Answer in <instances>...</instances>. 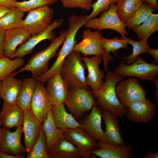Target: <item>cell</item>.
Wrapping results in <instances>:
<instances>
[{"label":"cell","instance_id":"6da1fadb","mask_svg":"<svg viewBox=\"0 0 158 158\" xmlns=\"http://www.w3.org/2000/svg\"><path fill=\"white\" fill-rule=\"evenodd\" d=\"M105 82L98 90L92 92L96 99L97 105L102 110L109 111L116 117H122L126 114L127 108L123 105L116 95L115 87L123 79L121 75L108 71Z\"/></svg>","mask_w":158,"mask_h":158},{"label":"cell","instance_id":"7a4b0ae2","mask_svg":"<svg viewBox=\"0 0 158 158\" xmlns=\"http://www.w3.org/2000/svg\"><path fill=\"white\" fill-rule=\"evenodd\" d=\"M86 16L73 14L68 17V32L63 42V46L57 54V58L51 68L41 75L36 80L44 83L53 75L60 73L63 63L67 56L72 51L77 41L75 38L80 29L86 23Z\"/></svg>","mask_w":158,"mask_h":158},{"label":"cell","instance_id":"3957f363","mask_svg":"<svg viewBox=\"0 0 158 158\" xmlns=\"http://www.w3.org/2000/svg\"><path fill=\"white\" fill-rule=\"evenodd\" d=\"M68 32V29L61 31L58 37L51 40L47 48L34 54L25 66L16 72L17 74L24 71H29L32 74V78L36 79L46 72L49 70V61L57 54V52L63 43Z\"/></svg>","mask_w":158,"mask_h":158},{"label":"cell","instance_id":"277c9868","mask_svg":"<svg viewBox=\"0 0 158 158\" xmlns=\"http://www.w3.org/2000/svg\"><path fill=\"white\" fill-rule=\"evenodd\" d=\"M82 60L81 53L73 50L65 59L60 73L68 88L76 87L88 88L85 75L87 68Z\"/></svg>","mask_w":158,"mask_h":158},{"label":"cell","instance_id":"5b68a950","mask_svg":"<svg viewBox=\"0 0 158 158\" xmlns=\"http://www.w3.org/2000/svg\"><path fill=\"white\" fill-rule=\"evenodd\" d=\"M64 104L77 121L91 110L94 105L97 104L89 88L80 87L68 88Z\"/></svg>","mask_w":158,"mask_h":158},{"label":"cell","instance_id":"8992f818","mask_svg":"<svg viewBox=\"0 0 158 158\" xmlns=\"http://www.w3.org/2000/svg\"><path fill=\"white\" fill-rule=\"evenodd\" d=\"M114 72L123 77H136L142 81H154L158 75V65L149 63L140 55L133 63L127 65L123 61L115 68Z\"/></svg>","mask_w":158,"mask_h":158},{"label":"cell","instance_id":"52a82bcc","mask_svg":"<svg viewBox=\"0 0 158 158\" xmlns=\"http://www.w3.org/2000/svg\"><path fill=\"white\" fill-rule=\"evenodd\" d=\"M116 6V3L112 4L108 10L103 12L99 18H92L87 21L84 26L99 31L104 29L113 30L122 36L128 35L126 29V24L118 15Z\"/></svg>","mask_w":158,"mask_h":158},{"label":"cell","instance_id":"ba28073f","mask_svg":"<svg viewBox=\"0 0 158 158\" xmlns=\"http://www.w3.org/2000/svg\"><path fill=\"white\" fill-rule=\"evenodd\" d=\"M54 16V10L48 5L32 9L23 20L21 27L32 36L35 35L47 28L52 22Z\"/></svg>","mask_w":158,"mask_h":158},{"label":"cell","instance_id":"9c48e42d","mask_svg":"<svg viewBox=\"0 0 158 158\" xmlns=\"http://www.w3.org/2000/svg\"><path fill=\"white\" fill-rule=\"evenodd\" d=\"M64 136L80 150L82 157L97 158L91 152L99 147L97 141L94 140L82 127L63 129Z\"/></svg>","mask_w":158,"mask_h":158},{"label":"cell","instance_id":"30bf717a","mask_svg":"<svg viewBox=\"0 0 158 158\" xmlns=\"http://www.w3.org/2000/svg\"><path fill=\"white\" fill-rule=\"evenodd\" d=\"M115 91L120 103L127 108L132 102L146 98L145 90L135 77L119 82Z\"/></svg>","mask_w":158,"mask_h":158},{"label":"cell","instance_id":"8fae6325","mask_svg":"<svg viewBox=\"0 0 158 158\" xmlns=\"http://www.w3.org/2000/svg\"><path fill=\"white\" fill-rule=\"evenodd\" d=\"M14 132L3 127L0 129V152L14 155H23L25 147L22 144V126L16 128Z\"/></svg>","mask_w":158,"mask_h":158},{"label":"cell","instance_id":"7c38bea8","mask_svg":"<svg viewBox=\"0 0 158 158\" xmlns=\"http://www.w3.org/2000/svg\"><path fill=\"white\" fill-rule=\"evenodd\" d=\"M156 105L145 98L133 102L127 107V118L135 123H145L155 116Z\"/></svg>","mask_w":158,"mask_h":158},{"label":"cell","instance_id":"4fadbf2b","mask_svg":"<svg viewBox=\"0 0 158 158\" xmlns=\"http://www.w3.org/2000/svg\"><path fill=\"white\" fill-rule=\"evenodd\" d=\"M102 37L99 31H92L88 28L83 31L82 41L75 45L72 51L79 52L85 56L102 55L103 53Z\"/></svg>","mask_w":158,"mask_h":158},{"label":"cell","instance_id":"5bb4252c","mask_svg":"<svg viewBox=\"0 0 158 158\" xmlns=\"http://www.w3.org/2000/svg\"><path fill=\"white\" fill-rule=\"evenodd\" d=\"M63 23L62 19L54 20L45 30L32 36L25 42L20 44L12 59L23 58L26 55L31 53L34 47L41 42L46 40H51L56 36L54 30L60 26Z\"/></svg>","mask_w":158,"mask_h":158},{"label":"cell","instance_id":"9a60e30c","mask_svg":"<svg viewBox=\"0 0 158 158\" xmlns=\"http://www.w3.org/2000/svg\"><path fill=\"white\" fill-rule=\"evenodd\" d=\"M116 117L109 111L102 110V117L106 129L99 141L116 146H124L126 145Z\"/></svg>","mask_w":158,"mask_h":158},{"label":"cell","instance_id":"2e32d148","mask_svg":"<svg viewBox=\"0 0 158 158\" xmlns=\"http://www.w3.org/2000/svg\"><path fill=\"white\" fill-rule=\"evenodd\" d=\"M24 112L22 127L25 153L27 155L39 136L42 124L34 115L30 108L24 111Z\"/></svg>","mask_w":158,"mask_h":158},{"label":"cell","instance_id":"e0dca14e","mask_svg":"<svg viewBox=\"0 0 158 158\" xmlns=\"http://www.w3.org/2000/svg\"><path fill=\"white\" fill-rule=\"evenodd\" d=\"M47 82L45 91L51 106L64 104L68 87L60 73L53 75Z\"/></svg>","mask_w":158,"mask_h":158},{"label":"cell","instance_id":"ac0fdd59","mask_svg":"<svg viewBox=\"0 0 158 158\" xmlns=\"http://www.w3.org/2000/svg\"><path fill=\"white\" fill-rule=\"evenodd\" d=\"M52 108L46 94L44 83L38 81L31 102L30 109L33 114L42 124Z\"/></svg>","mask_w":158,"mask_h":158},{"label":"cell","instance_id":"d6986e66","mask_svg":"<svg viewBox=\"0 0 158 158\" xmlns=\"http://www.w3.org/2000/svg\"><path fill=\"white\" fill-rule=\"evenodd\" d=\"M90 112L78 121L81 127L94 140H99L104 131L101 126L102 110L97 104L94 105Z\"/></svg>","mask_w":158,"mask_h":158},{"label":"cell","instance_id":"ffe728a7","mask_svg":"<svg viewBox=\"0 0 158 158\" xmlns=\"http://www.w3.org/2000/svg\"><path fill=\"white\" fill-rule=\"evenodd\" d=\"M82 59L88 71L86 78L87 85L91 88L92 91L99 89L104 83L102 80L104 76V73L99 67V64L102 61L101 55H94L90 58L85 56L82 57Z\"/></svg>","mask_w":158,"mask_h":158},{"label":"cell","instance_id":"44dd1931","mask_svg":"<svg viewBox=\"0 0 158 158\" xmlns=\"http://www.w3.org/2000/svg\"><path fill=\"white\" fill-rule=\"evenodd\" d=\"M30 34L22 27L5 31L4 55L11 59L17 50V47L25 42Z\"/></svg>","mask_w":158,"mask_h":158},{"label":"cell","instance_id":"7402d4cb","mask_svg":"<svg viewBox=\"0 0 158 158\" xmlns=\"http://www.w3.org/2000/svg\"><path fill=\"white\" fill-rule=\"evenodd\" d=\"M24 118V111L16 104L4 102L0 113V122L3 127L10 129L22 126Z\"/></svg>","mask_w":158,"mask_h":158},{"label":"cell","instance_id":"603a6c76","mask_svg":"<svg viewBox=\"0 0 158 158\" xmlns=\"http://www.w3.org/2000/svg\"><path fill=\"white\" fill-rule=\"evenodd\" d=\"M99 147L93 150L91 153L102 158H131L133 153V147L130 145L116 146L97 141Z\"/></svg>","mask_w":158,"mask_h":158},{"label":"cell","instance_id":"cb8c5ba5","mask_svg":"<svg viewBox=\"0 0 158 158\" xmlns=\"http://www.w3.org/2000/svg\"><path fill=\"white\" fill-rule=\"evenodd\" d=\"M16 74V72L14 71L1 81L0 97L7 104H16L22 86L23 80L14 77Z\"/></svg>","mask_w":158,"mask_h":158},{"label":"cell","instance_id":"d4e9b609","mask_svg":"<svg viewBox=\"0 0 158 158\" xmlns=\"http://www.w3.org/2000/svg\"><path fill=\"white\" fill-rule=\"evenodd\" d=\"M50 158H80L82 157L78 149L64 136L51 148Z\"/></svg>","mask_w":158,"mask_h":158},{"label":"cell","instance_id":"484cf974","mask_svg":"<svg viewBox=\"0 0 158 158\" xmlns=\"http://www.w3.org/2000/svg\"><path fill=\"white\" fill-rule=\"evenodd\" d=\"M42 128L45 135L46 149L48 153L59 140L64 136L63 130L58 128L55 123L52 109L49 111L42 123Z\"/></svg>","mask_w":158,"mask_h":158},{"label":"cell","instance_id":"4316f807","mask_svg":"<svg viewBox=\"0 0 158 158\" xmlns=\"http://www.w3.org/2000/svg\"><path fill=\"white\" fill-rule=\"evenodd\" d=\"M102 46L103 53L101 55L104 71H107L109 62L114 60L109 54L110 52L115 56L117 55V50L121 48L128 49V44L125 40L116 37L113 39H107L102 37Z\"/></svg>","mask_w":158,"mask_h":158},{"label":"cell","instance_id":"83f0119b","mask_svg":"<svg viewBox=\"0 0 158 158\" xmlns=\"http://www.w3.org/2000/svg\"><path fill=\"white\" fill-rule=\"evenodd\" d=\"M64 105L62 104L52 106L53 115L57 127L62 129L81 127L72 115L66 111Z\"/></svg>","mask_w":158,"mask_h":158},{"label":"cell","instance_id":"f1b7e54d","mask_svg":"<svg viewBox=\"0 0 158 158\" xmlns=\"http://www.w3.org/2000/svg\"><path fill=\"white\" fill-rule=\"evenodd\" d=\"M38 82L32 78H25L23 80L16 104L23 111L30 108L32 98Z\"/></svg>","mask_w":158,"mask_h":158},{"label":"cell","instance_id":"f546056e","mask_svg":"<svg viewBox=\"0 0 158 158\" xmlns=\"http://www.w3.org/2000/svg\"><path fill=\"white\" fill-rule=\"evenodd\" d=\"M24 12L19 7H11L0 18V29L6 31L21 27Z\"/></svg>","mask_w":158,"mask_h":158},{"label":"cell","instance_id":"4dcf8cb0","mask_svg":"<svg viewBox=\"0 0 158 158\" xmlns=\"http://www.w3.org/2000/svg\"><path fill=\"white\" fill-rule=\"evenodd\" d=\"M158 30V14L151 13L140 25L133 29L139 40L148 39L153 33Z\"/></svg>","mask_w":158,"mask_h":158},{"label":"cell","instance_id":"1f68e13d","mask_svg":"<svg viewBox=\"0 0 158 158\" xmlns=\"http://www.w3.org/2000/svg\"><path fill=\"white\" fill-rule=\"evenodd\" d=\"M143 0H118L116 9L121 20L127 21L143 4Z\"/></svg>","mask_w":158,"mask_h":158},{"label":"cell","instance_id":"d6a6232c","mask_svg":"<svg viewBox=\"0 0 158 158\" xmlns=\"http://www.w3.org/2000/svg\"><path fill=\"white\" fill-rule=\"evenodd\" d=\"M155 10L147 3L143 4L124 23L126 26L133 29L145 20Z\"/></svg>","mask_w":158,"mask_h":158},{"label":"cell","instance_id":"836d02e7","mask_svg":"<svg viewBox=\"0 0 158 158\" xmlns=\"http://www.w3.org/2000/svg\"><path fill=\"white\" fill-rule=\"evenodd\" d=\"M11 59L5 56L0 58V80L9 77L15 71L21 67L25 63L23 58Z\"/></svg>","mask_w":158,"mask_h":158},{"label":"cell","instance_id":"e575fe53","mask_svg":"<svg viewBox=\"0 0 158 158\" xmlns=\"http://www.w3.org/2000/svg\"><path fill=\"white\" fill-rule=\"evenodd\" d=\"M121 38L125 40L127 43L131 44L133 47V52L130 55L122 57L126 61V64L133 63L136 61L138 55L147 53V49L150 47L147 43V39L136 41L127 38L125 35L122 36Z\"/></svg>","mask_w":158,"mask_h":158},{"label":"cell","instance_id":"d590c367","mask_svg":"<svg viewBox=\"0 0 158 158\" xmlns=\"http://www.w3.org/2000/svg\"><path fill=\"white\" fill-rule=\"evenodd\" d=\"M27 158H50L47 152L45 134L42 130L39 136Z\"/></svg>","mask_w":158,"mask_h":158},{"label":"cell","instance_id":"8d00e7d4","mask_svg":"<svg viewBox=\"0 0 158 158\" xmlns=\"http://www.w3.org/2000/svg\"><path fill=\"white\" fill-rule=\"evenodd\" d=\"M58 0H29L16 2V7L20 8L24 12L38 7L54 4Z\"/></svg>","mask_w":158,"mask_h":158},{"label":"cell","instance_id":"74e56055","mask_svg":"<svg viewBox=\"0 0 158 158\" xmlns=\"http://www.w3.org/2000/svg\"><path fill=\"white\" fill-rule=\"evenodd\" d=\"M118 0H97L92 4V10L90 13L86 16L87 21L92 18L97 17L101 13H103L109 8L110 5L116 3Z\"/></svg>","mask_w":158,"mask_h":158},{"label":"cell","instance_id":"f35d334b","mask_svg":"<svg viewBox=\"0 0 158 158\" xmlns=\"http://www.w3.org/2000/svg\"><path fill=\"white\" fill-rule=\"evenodd\" d=\"M93 0H61L63 7L69 8H80L87 11L92 7Z\"/></svg>","mask_w":158,"mask_h":158},{"label":"cell","instance_id":"ab89813d","mask_svg":"<svg viewBox=\"0 0 158 158\" xmlns=\"http://www.w3.org/2000/svg\"><path fill=\"white\" fill-rule=\"evenodd\" d=\"M5 31L0 29V58L4 56Z\"/></svg>","mask_w":158,"mask_h":158},{"label":"cell","instance_id":"60d3db41","mask_svg":"<svg viewBox=\"0 0 158 158\" xmlns=\"http://www.w3.org/2000/svg\"><path fill=\"white\" fill-rule=\"evenodd\" d=\"M147 53L150 54L152 56L153 60L152 63L155 64L158 63V49H153L150 47L147 49Z\"/></svg>","mask_w":158,"mask_h":158},{"label":"cell","instance_id":"b9f144b4","mask_svg":"<svg viewBox=\"0 0 158 158\" xmlns=\"http://www.w3.org/2000/svg\"><path fill=\"white\" fill-rule=\"evenodd\" d=\"M17 1V0H0V4L12 7L16 6Z\"/></svg>","mask_w":158,"mask_h":158},{"label":"cell","instance_id":"7bdbcfd3","mask_svg":"<svg viewBox=\"0 0 158 158\" xmlns=\"http://www.w3.org/2000/svg\"><path fill=\"white\" fill-rule=\"evenodd\" d=\"M23 155H14L0 152V158H24Z\"/></svg>","mask_w":158,"mask_h":158},{"label":"cell","instance_id":"ee69618b","mask_svg":"<svg viewBox=\"0 0 158 158\" xmlns=\"http://www.w3.org/2000/svg\"><path fill=\"white\" fill-rule=\"evenodd\" d=\"M11 8L5 5L0 4V18L9 11Z\"/></svg>","mask_w":158,"mask_h":158},{"label":"cell","instance_id":"f6af8a7d","mask_svg":"<svg viewBox=\"0 0 158 158\" xmlns=\"http://www.w3.org/2000/svg\"><path fill=\"white\" fill-rule=\"evenodd\" d=\"M144 2L150 4L155 10L158 9V0H143Z\"/></svg>","mask_w":158,"mask_h":158},{"label":"cell","instance_id":"bcb514c9","mask_svg":"<svg viewBox=\"0 0 158 158\" xmlns=\"http://www.w3.org/2000/svg\"><path fill=\"white\" fill-rule=\"evenodd\" d=\"M143 158H158V152L157 151L154 153L152 151L149 152L145 156L142 157Z\"/></svg>","mask_w":158,"mask_h":158},{"label":"cell","instance_id":"7dc6e473","mask_svg":"<svg viewBox=\"0 0 158 158\" xmlns=\"http://www.w3.org/2000/svg\"><path fill=\"white\" fill-rule=\"evenodd\" d=\"M158 77L156 78V80L154 81L153 82L155 83L156 87V89L157 90L156 92L155 93V99H156V101L158 103Z\"/></svg>","mask_w":158,"mask_h":158},{"label":"cell","instance_id":"c3c4849f","mask_svg":"<svg viewBox=\"0 0 158 158\" xmlns=\"http://www.w3.org/2000/svg\"><path fill=\"white\" fill-rule=\"evenodd\" d=\"M2 80H0V105L1 104V99H0V92H1V85Z\"/></svg>","mask_w":158,"mask_h":158},{"label":"cell","instance_id":"681fc988","mask_svg":"<svg viewBox=\"0 0 158 158\" xmlns=\"http://www.w3.org/2000/svg\"><path fill=\"white\" fill-rule=\"evenodd\" d=\"M1 123L0 122V129L1 128Z\"/></svg>","mask_w":158,"mask_h":158},{"label":"cell","instance_id":"f907efd6","mask_svg":"<svg viewBox=\"0 0 158 158\" xmlns=\"http://www.w3.org/2000/svg\"><path fill=\"white\" fill-rule=\"evenodd\" d=\"M27 0H22V1H26Z\"/></svg>","mask_w":158,"mask_h":158}]
</instances>
